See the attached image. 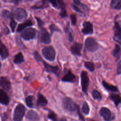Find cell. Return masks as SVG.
I'll return each instance as SVG.
<instances>
[{
    "label": "cell",
    "instance_id": "6da1fadb",
    "mask_svg": "<svg viewBox=\"0 0 121 121\" xmlns=\"http://www.w3.org/2000/svg\"><path fill=\"white\" fill-rule=\"evenodd\" d=\"M99 45L96 40L92 37H88L85 41V47L89 52H95L99 48Z\"/></svg>",
    "mask_w": 121,
    "mask_h": 121
},
{
    "label": "cell",
    "instance_id": "7a4b0ae2",
    "mask_svg": "<svg viewBox=\"0 0 121 121\" xmlns=\"http://www.w3.org/2000/svg\"><path fill=\"white\" fill-rule=\"evenodd\" d=\"M42 53L45 59L50 61L54 60L56 57V52L52 46H47L42 50Z\"/></svg>",
    "mask_w": 121,
    "mask_h": 121
},
{
    "label": "cell",
    "instance_id": "3957f363",
    "mask_svg": "<svg viewBox=\"0 0 121 121\" xmlns=\"http://www.w3.org/2000/svg\"><path fill=\"white\" fill-rule=\"evenodd\" d=\"M36 30L33 27H29L23 30L20 33V36L25 40L28 41L35 38Z\"/></svg>",
    "mask_w": 121,
    "mask_h": 121
},
{
    "label": "cell",
    "instance_id": "277c9868",
    "mask_svg": "<svg viewBox=\"0 0 121 121\" xmlns=\"http://www.w3.org/2000/svg\"><path fill=\"white\" fill-rule=\"evenodd\" d=\"M62 105L66 110L69 112L76 111L78 106L73 99L68 97H65L63 99Z\"/></svg>",
    "mask_w": 121,
    "mask_h": 121
},
{
    "label": "cell",
    "instance_id": "5b68a950",
    "mask_svg": "<svg viewBox=\"0 0 121 121\" xmlns=\"http://www.w3.org/2000/svg\"><path fill=\"white\" fill-rule=\"evenodd\" d=\"M25 113V107L21 104H19L16 107L13 114L14 121H22Z\"/></svg>",
    "mask_w": 121,
    "mask_h": 121
},
{
    "label": "cell",
    "instance_id": "8992f818",
    "mask_svg": "<svg viewBox=\"0 0 121 121\" xmlns=\"http://www.w3.org/2000/svg\"><path fill=\"white\" fill-rule=\"evenodd\" d=\"M80 78L82 91L85 94H87V90L89 84V78L87 73L86 71L82 70L81 71Z\"/></svg>",
    "mask_w": 121,
    "mask_h": 121
},
{
    "label": "cell",
    "instance_id": "52a82bcc",
    "mask_svg": "<svg viewBox=\"0 0 121 121\" xmlns=\"http://www.w3.org/2000/svg\"><path fill=\"white\" fill-rule=\"evenodd\" d=\"M12 14L13 17L15 18L18 21L24 20L27 16V14L26 11L24 9L21 8L15 9Z\"/></svg>",
    "mask_w": 121,
    "mask_h": 121
},
{
    "label": "cell",
    "instance_id": "ba28073f",
    "mask_svg": "<svg viewBox=\"0 0 121 121\" xmlns=\"http://www.w3.org/2000/svg\"><path fill=\"white\" fill-rule=\"evenodd\" d=\"M39 35L40 42L43 44H49L51 42V35L47 30L43 28H41Z\"/></svg>",
    "mask_w": 121,
    "mask_h": 121
},
{
    "label": "cell",
    "instance_id": "9c48e42d",
    "mask_svg": "<svg viewBox=\"0 0 121 121\" xmlns=\"http://www.w3.org/2000/svg\"><path fill=\"white\" fill-rule=\"evenodd\" d=\"M114 31V36L113 39L115 42L121 44V29L120 25L118 21H114V25L113 27Z\"/></svg>",
    "mask_w": 121,
    "mask_h": 121
},
{
    "label": "cell",
    "instance_id": "30bf717a",
    "mask_svg": "<svg viewBox=\"0 0 121 121\" xmlns=\"http://www.w3.org/2000/svg\"><path fill=\"white\" fill-rule=\"evenodd\" d=\"M45 70L47 72H51L54 74L56 76L60 74V68L58 66H52L43 60L42 61Z\"/></svg>",
    "mask_w": 121,
    "mask_h": 121
},
{
    "label": "cell",
    "instance_id": "8fae6325",
    "mask_svg": "<svg viewBox=\"0 0 121 121\" xmlns=\"http://www.w3.org/2000/svg\"><path fill=\"white\" fill-rule=\"evenodd\" d=\"M61 81L65 82L74 83L76 81V76L70 70V69H67L65 74L61 78Z\"/></svg>",
    "mask_w": 121,
    "mask_h": 121
},
{
    "label": "cell",
    "instance_id": "7c38bea8",
    "mask_svg": "<svg viewBox=\"0 0 121 121\" xmlns=\"http://www.w3.org/2000/svg\"><path fill=\"white\" fill-rule=\"evenodd\" d=\"M99 113L101 116L106 121H110L114 119L113 115H112L111 112L106 107H102L99 111Z\"/></svg>",
    "mask_w": 121,
    "mask_h": 121
},
{
    "label": "cell",
    "instance_id": "4fadbf2b",
    "mask_svg": "<svg viewBox=\"0 0 121 121\" xmlns=\"http://www.w3.org/2000/svg\"><path fill=\"white\" fill-rule=\"evenodd\" d=\"M83 47V44L78 42H75L70 48L71 53L75 56H80L81 55V51Z\"/></svg>",
    "mask_w": 121,
    "mask_h": 121
},
{
    "label": "cell",
    "instance_id": "5bb4252c",
    "mask_svg": "<svg viewBox=\"0 0 121 121\" xmlns=\"http://www.w3.org/2000/svg\"><path fill=\"white\" fill-rule=\"evenodd\" d=\"M81 32L84 35H92L93 33V24L89 21H85L83 23Z\"/></svg>",
    "mask_w": 121,
    "mask_h": 121
},
{
    "label": "cell",
    "instance_id": "9a60e30c",
    "mask_svg": "<svg viewBox=\"0 0 121 121\" xmlns=\"http://www.w3.org/2000/svg\"><path fill=\"white\" fill-rule=\"evenodd\" d=\"M52 6L57 9H60V11L66 10L65 4L62 0H49L48 1Z\"/></svg>",
    "mask_w": 121,
    "mask_h": 121
},
{
    "label": "cell",
    "instance_id": "2e32d148",
    "mask_svg": "<svg viewBox=\"0 0 121 121\" xmlns=\"http://www.w3.org/2000/svg\"><path fill=\"white\" fill-rule=\"evenodd\" d=\"M64 31L65 34L67 35L69 41V42H72L74 39V33L72 29L70 28L69 22V21H67L66 25L64 28Z\"/></svg>",
    "mask_w": 121,
    "mask_h": 121
},
{
    "label": "cell",
    "instance_id": "e0dca14e",
    "mask_svg": "<svg viewBox=\"0 0 121 121\" xmlns=\"http://www.w3.org/2000/svg\"><path fill=\"white\" fill-rule=\"evenodd\" d=\"M0 55L2 60L7 59L9 55V51L6 46L3 43L0 39Z\"/></svg>",
    "mask_w": 121,
    "mask_h": 121
},
{
    "label": "cell",
    "instance_id": "ac0fdd59",
    "mask_svg": "<svg viewBox=\"0 0 121 121\" xmlns=\"http://www.w3.org/2000/svg\"><path fill=\"white\" fill-rule=\"evenodd\" d=\"M0 86L6 90H9L10 88L11 83L6 77H2L0 78Z\"/></svg>",
    "mask_w": 121,
    "mask_h": 121
},
{
    "label": "cell",
    "instance_id": "d6986e66",
    "mask_svg": "<svg viewBox=\"0 0 121 121\" xmlns=\"http://www.w3.org/2000/svg\"><path fill=\"white\" fill-rule=\"evenodd\" d=\"M102 84L104 87L107 91H111L112 92H119V89L117 86L112 85L111 84H109L105 80H103Z\"/></svg>",
    "mask_w": 121,
    "mask_h": 121
},
{
    "label": "cell",
    "instance_id": "ffe728a7",
    "mask_svg": "<svg viewBox=\"0 0 121 121\" xmlns=\"http://www.w3.org/2000/svg\"><path fill=\"white\" fill-rule=\"evenodd\" d=\"M33 25V23L32 20L30 18H29L28 19L25 21L23 23L18 25L17 29V32H21L23 30L27 28V27L31 26Z\"/></svg>",
    "mask_w": 121,
    "mask_h": 121
},
{
    "label": "cell",
    "instance_id": "44dd1931",
    "mask_svg": "<svg viewBox=\"0 0 121 121\" xmlns=\"http://www.w3.org/2000/svg\"><path fill=\"white\" fill-rule=\"evenodd\" d=\"M26 118L29 121H38L39 116L38 113L33 110H29L26 115Z\"/></svg>",
    "mask_w": 121,
    "mask_h": 121
},
{
    "label": "cell",
    "instance_id": "7402d4cb",
    "mask_svg": "<svg viewBox=\"0 0 121 121\" xmlns=\"http://www.w3.org/2000/svg\"><path fill=\"white\" fill-rule=\"evenodd\" d=\"M9 102V99L6 92L2 89H0V103L4 105H7Z\"/></svg>",
    "mask_w": 121,
    "mask_h": 121
},
{
    "label": "cell",
    "instance_id": "603a6c76",
    "mask_svg": "<svg viewBox=\"0 0 121 121\" xmlns=\"http://www.w3.org/2000/svg\"><path fill=\"white\" fill-rule=\"evenodd\" d=\"M48 104V101L46 98L41 94L38 93V99L36 104L38 106L43 107L45 106Z\"/></svg>",
    "mask_w": 121,
    "mask_h": 121
},
{
    "label": "cell",
    "instance_id": "cb8c5ba5",
    "mask_svg": "<svg viewBox=\"0 0 121 121\" xmlns=\"http://www.w3.org/2000/svg\"><path fill=\"white\" fill-rule=\"evenodd\" d=\"M48 7V4L45 0H42L37 2L35 5L33 6L31 8L34 9H43L47 8Z\"/></svg>",
    "mask_w": 121,
    "mask_h": 121
},
{
    "label": "cell",
    "instance_id": "d4e9b609",
    "mask_svg": "<svg viewBox=\"0 0 121 121\" xmlns=\"http://www.w3.org/2000/svg\"><path fill=\"white\" fill-rule=\"evenodd\" d=\"M110 99L114 103L117 107L121 102V98L120 95L116 94H112L109 96Z\"/></svg>",
    "mask_w": 121,
    "mask_h": 121
},
{
    "label": "cell",
    "instance_id": "484cf974",
    "mask_svg": "<svg viewBox=\"0 0 121 121\" xmlns=\"http://www.w3.org/2000/svg\"><path fill=\"white\" fill-rule=\"evenodd\" d=\"M112 56L118 60L120 58L121 56V47L118 44H116L114 49L112 52Z\"/></svg>",
    "mask_w": 121,
    "mask_h": 121
},
{
    "label": "cell",
    "instance_id": "4316f807",
    "mask_svg": "<svg viewBox=\"0 0 121 121\" xmlns=\"http://www.w3.org/2000/svg\"><path fill=\"white\" fill-rule=\"evenodd\" d=\"M24 61V58L22 52H19L14 57L13 62L15 64H20Z\"/></svg>",
    "mask_w": 121,
    "mask_h": 121
},
{
    "label": "cell",
    "instance_id": "83f0119b",
    "mask_svg": "<svg viewBox=\"0 0 121 121\" xmlns=\"http://www.w3.org/2000/svg\"><path fill=\"white\" fill-rule=\"evenodd\" d=\"M111 7L113 9L121 10V1L120 0H112L110 3Z\"/></svg>",
    "mask_w": 121,
    "mask_h": 121
},
{
    "label": "cell",
    "instance_id": "f1b7e54d",
    "mask_svg": "<svg viewBox=\"0 0 121 121\" xmlns=\"http://www.w3.org/2000/svg\"><path fill=\"white\" fill-rule=\"evenodd\" d=\"M2 17L6 20L13 19L12 14L8 10H3L2 12Z\"/></svg>",
    "mask_w": 121,
    "mask_h": 121
},
{
    "label": "cell",
    "instance_id": "f546056e",
    "mask_svg": "<svg viewBox=\"0 0 121 121\" xmlns=\"http://www.w3.org/2000/svg\"><path fill=\"white\" fill-rule=\"evenodd\" d=\"M34 99V95H28L27 96L26 98V105L29 108H33L34 106V104H33V100Z\"/></svg>",
    "mask_w": 121,
    "mask_h": 121
},
{
    "label": "cell",
    "instance_id": "4dcf8cb0",
    "mask_svg": "<svg viewBox=\"0 0 121 121\" xmlns=\"http://www.w3.org/2000/svg\"><path fill=\"white\" fill-rule=\"evenodd\" d=\"M84 66L89 71L93 72L95 69V64L91 61H85L84 62Z\"/></svg>",
    "mask_w": 121,
    "mask_h": 121
},
{
    "label": "cell",
    "instance_id": "1f68e13d",
    "mask_svg": "<svg viewBox=\"0 0 121 121\" xmlns=\"http://www.w3.org/2000/svg\"><path fill=\"white\" fill-rule=\"evenodd\" d=\"M92 95L93 98L96 100H101L102 99V96L101 94L96 89H94L92 91Z\"/></svg>",
    "mask_w": 121,
    "mask_h": 121
},
{
    "label": "cell",
    "instance_id": "d6a6232c",
    "mask_svg": "<svg viewBox=\"0 0 121 121\" xmlns=\"http://www.w3.org/2000/svg\"><path fill=\"white\" fill-rule=\"evenodd\" d=\"M89 107L88 104L86 102H84L83 103L82 106V112L86 115L88 114L89 112Z\"/></svg>",
    "mask_w": 121,
    "mask_h": 121
},
{
    "label": "cell",
    "instance_id": "836d02e7",
    "mask_svg": "<svg viewBox=\"0 0 121 121\" xmlns=\"http://www.w3.org/2000/svg\"><path fill=\"white\" fill-rule=\"evenodd\" d=\"M49 28L52 34L54 32H58L60 33H61V30L59 28V27L54 24L50 25L49 26Z\"/></svg>",
    "mask_w": 121,
    "mask_h": 121
},
{
    "label": "cell",
    "instance_id": "e575fe53",
    "mask_svg": "<svg viewBox=\"0 0 121 121\" xmlns=\"http://www.w3.org/2000/svg\"><path fill=\"white\" fill-rule=\"evenodd\" d=\"M73 2L74 4H75V5H78V6H81V7L84 9L86 11H88L89 10V9H88V7L87 6V5L81 3L80 1L79 0H73Z\"/></svg>",
    "mask_w": 121,
    "mask_h": 121
},
{
    "label": "cell",
    "instance_id": "d590c367",
    "mask_svg": "<svg viewBox=\"0 0 121 121\" xmlns=\"http://www.w3.org/2000/svg\"><path fill=\"white\" fill-rule=\"evenodd\" d=\"M48 118L52 121H57V115L52 111H50L48 114Z\"/></svg>",
    "mask_w": 121,
    "mask_h": 121
},
{
    "label": "cell",
    "instance_id": "8d00e7d4",
    "mask_svg": "<svg viewBox=\"0 0 121 121\" xmlns=\"http://www.w3.org/2000/svg\"><path fill=\"white\" fill-rule=\"evenodd\" d=\"M34 58L36 61L41 62L43 60L41 56L40 55V54L39 53V52L37 51H35L34 52Z\"/></svg>",
    "mask_w": 121,
    "mask_h": 121
},
{
    "label": "cell",
    "instance_id": "74e56055",
    "mask_svg": "<svg viewBox=\"0 0 121 121\" xmlns=\"http://www.w3.org/2000/svg\"><path fill=\"white\" fill-rule=\"evenodd\" d=\"M36 22H37V26H38V27L39 28L41 29V28L43 27V26L44 25V22L39 17H35Z\"/></svg>",
    "mask_w": 121,
    "mask_h": 121
},
{
    "label": "cell",
    "instance_id": "f35d334b",
    "mask_svg": "<svg viewBox=\"0 0 121 121\" xmlns=\"http://www.w3.org/2000/svg\"><path fill=\"white\" fill-rule=\"evenodd\" d=\"M17 22L13 19H12L10 20V22L9 23V26L11 28V29L12 30V32H14V30L17 26Z\"/></svg>",
    "mask_w": 121,
    "mask_h": 121
},
{
    "label": "cell",
    "instance_id": "ab89813d",
    "mask_svg": "<svg viewBox=\"0 0 121 121\" xmlns=\"http://www.w3.org/2000/svg\"><path fill=\"white\" fill-rule=\"evenodd\" d=\"M70 19L71 20V22L73 26H75L77 23V17L74 14H71L70 15Z\"/></svg>",
    "mask_w": 121,
    "mask_h": 121
},
{
    "label": "cell",
    "instance_id": "60d3db41",
    "mask_svg": "<svg viewBox=\"0 0 121 121\" xmlns=\"http://www.w3.org/2000/svg\"><path fill=\"white\" fill-rule=\"evenodd\" d=\"M71 7L76 12H78V13H81V14H83L84 15H85V14L84 13V12L81 10V9H80L79 8H78L77 6L75 5V4H71Z\"/></svg>",
    "mask_w": 121,
    "mask_h": 121
},
{
    "label": "cell",
    "instance_id": "b9f144b4",
    "mask_svg": "<svg viewBox=\"0 0 121 121\" xmlns=\"http://www.w3.org/2000/svg\"><path fill=\"white\" fill-rule=\"evenodd\" d=\"M116 73L117 75H120L121 74V61L119 60L117 63L116 68Z\"/></svg>",
    "mask_w": 121,
    "mask_h": 121
},
{
    "label": "cell",
    "instance_id": "7bdbcfd3",
    "mask_svg": "<svg viewBox=\"0 0 121 121\" xmlns=\"http://www.w3.org/2000/svg\"><path fill=\"white\" fill-rule=\"evenodd\" d=\"M16 43L18 45V46L21 47H23L24 46L23 43H22L20 38L19 37H18L17 36L16 37Z\"/></svg>",
    "mask_w": 121,
    "mask_h": 121
},
{
    "label": "cell",
    "instance_id": "ee69618b",
    "mask_svg": "<svg viewBox=\"0 0 121 121\" xmlns=\"http://www.w3.org/2000/svg\"><path fill=\"white\" fill-rule=\"evenodd\" d=\"M60 16L62 17V18H65L68 17V15L66 12V10H62L60 11V13H59Z\"/></svg>",
    "mask_w": 121,
    "mask_h": 121
},
{
    "label": "cell",
    "instance_id": "f6af8a7d",
    "mask_svg": "<svg viewBox=\"0 0 121 121\" xmlns=\"http://www.w3.org/2000/svg\"><path fill=\"white\" fill-rule=\"evenodd\" d=\"M77 110H78V114L79 115V117L80 118V119L82 121H85V119L84 118V117L82 116V115L81 114L80 112V111H79V107L78 106H77Z\"/></svg>",
    "mask_w": 121,
    "mask_h": 121
},
{
    "label": "cell",
    "instance_id": "bcb514c9",
    "mask_svg": "<svg viewBox=\"0 0 121 121\" xmlns=\"http://www.w3.org/2000/svg\"><path fill=\"white\" fill-rule=\"evenodd\" d=\"M4 33L5 35H8L9 33V30L6 26H4Z\"/></svg>",
    "mask_w": 121,
    "mask_h": 121
},
{
    "label": "cell",
    "instance_id": "7dc6e473",
    "mask_svg": "<svg viewBox=\"0 0 121 121\" xmlns=\"http://www.w3.org/2000/svg\"><path fill=\"white\" fill-rule=\"evenodd\" d=\"M59 121H67V120H66L65 118H61V119H60Z\"/></svg>",
    "mask_w": 121,
    "mask_h": 121
},
{
    "label": "cell",
    "instance_id": "c3c4849f",
    "mask_svg": "<svg viewBox=\"0 0 121 121\" xmlns=\"http://www.w3.org/2000/svg\"><path fill=\"white\" fill-rule=\"evenodd\" d=\"M1 67V62H0V69Z\"/></svg>",
    "mask_w": 121,
    "mask_h": 121
},
{
    "label": "cell",
    "instance_id": "681fc988",
    "mask_svg": "<svg viewBox=\"0 0 121 121\" xmlns=\"http://www.w3.org/2000/svg\"></svg>",
    "mask_w": 121,
    "mask_h": 121
}]
</instances>
